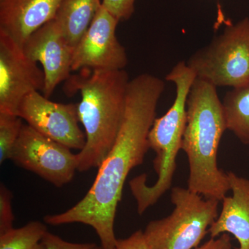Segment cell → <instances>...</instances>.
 I'll use <instances>...</instances> for the list:
<instances>
[{
	"label": "cell",
	"mask_w": 249,
	"mask_h": 249,
	"mask_svg": "<svg viewBox=\"0 0 249 249\" xmlns=\"http://www.w3.org/2000/svg\"><path fill=\"white\" fill-rule=\"evenodd\" d=\"M196 78L185 61L178 62L165 77L175 84L176 96L164 115L156 118L148 135L150 148L156 153L153 165L157 180L152 186H148L146 175L143 174L132 178L129 183L140 214L155 205L171 187L186 128L187 100Z\"/></svg>",
	"instance_id": "obj_4"
},
{
	"label": "cell",
	"mask_w": 249,
	"mask_h": 249,
	"mask_svg": "<svg viewBox=\"0 0 249 249\" xmlns=\"http://www.w3.org/2000/svg\"><path fill=\"white\" fill-rule=\"evenodd\" d=\"M114 249H149L143 231L134 232L125 239L118 240Z\"/></svg>",
	"instance_id": "obj_21"
},
{
	"label": "cell",
	"mask_w": 249,
	"mask_h": 249,
	"mask_svg": "<svg viewBox=\"0 0 249 249\" xmlns=\"http://www.w3.org/2000/svg\"><path fill=\"white\" fill-rule=\"evenodd\" d=\"M22 119L17 115L0 113V163L11 158L22 130Z\"/></svg>",
	"instance_id": "obj_17"
},
{
	"label": "cell",
	"mask_w": 249,
	"mask_h": 249,
	"mask_svg": "<svg viewBox=\"0 0 249 249\" xmlns=\"http://www.w3.org/2000/svg\"><path fill=\"white\" fill-rule=\"evenodd\" d=\"M197 78L215 87L240 88L249 83V18L226 27L186 62Z\"/></svg>",
	"instance_id": "obj_6"
},
{
	"label": "cell",
	"mask_w": 249,
	"mask_h": 249,
	"mask_svg": "<svg viewBox=\"0 0 249 249\" xmlns=\"http://www.w3.org/2000/svg\"><path fill=\"white\" fill-rule=\"evenodd\" d=\"M10 160L58 188L71 182L78 170L76 154L27 124H23Z\"/></svg>",
	"instance_id": "obj_7"
},
{
	"label": "cell",
	"mask_w": 249,
	"mask_h": 249,
	"mask_svg": "<svg viewBox=\"0 0 249 249\" xmlns=\"http://www.w3.org/2000/svg\"><path fill=\"white\" fill-rule=\"evenodd\" d=\"M33 61L40 62L45 76L43 95L49 98L59 84L71 76L73 49L62 35L55 20L31 34L22 45Z\"/></svg>",
	"instance_id": "obj_11"
},
{
	"label": "cell",
	"mask_w": 249,
	"mask_h": 249,
	"mask_svg": "<svg viewBox=\"0 0 249 249\" xmlns=\"http://www.w3.org/2000/svg\"><path fill=\"white\" fill-rule=\"evenodd\" d=\"M101 5V0H62L54 20L73 49L89 29Z\"/></svg>",
	"instance_id": "obj_14"
},
{
	"label": "cell",
	"mask_w": 249,
	"mask_h": 249,
	"mask_svg": "<svg viewBox=\"0 0 249 249\" xmlns=\"http://www.w3.org/2000/svg\"><path fill=\"white\" fill-rule=\"evenodd\" d=\"M231 239L229 233H223L217 239L212 238L195 249H231Z\"/></svg>",
	"instance_id": "obj_22"
},
{
	"label": "cell",
	"mask_w": 249,
	"mask_h": 249,
	"mask_svg": "<svg viewBox=\"0 0 249 249\" xmlns=\"http://www.w3.org/2000/svg\"><path fill=\"white\" fill-rule=\"evenodd\" d=\"M119 21L101 5L89 29L73 49L72 71L121 70L128 59L116 37Z\"/></svg>",
	"instance_id": "obj_10"
},
{
	"label": "cell",
	"mask_w": 249,
	"mask_h": 249,
	"mask_svg": "<svg viewBox=\"0 0 249 249\" xmlns=\"http://www.w3.org/2000/svg\"><path fill=\"white\" fill-rule=\"evenodd\" d=\"M227 129L217 87L196 78L187 100L181 150L189 163L188 188L206 199L222 201L230 191L227 173L217 165L218 148Z\"/></svg>",
	"instance_id": "obj_3"
},
{
	"label": "cell",
	"mask_w": 249,
	"mask_h": 249,
	"mask_svg": "<svg viewBox=\"0 0 249 249\" xmlns=\"http://www.w3.org/2000/svg\"><path fill=\"white\" fill-rule=\"evenodd\" d=\"M13 193L4 183L0 185V234L14 228L15 217L12 209Z\"/></svg>",
	"instance_id": "obj_18"
},
{
	"label": "cell",
	"mask_w": 249,
	"mask_h": 249,
	"mask_svg": "<svg viewBox=\"0 0 249 249\" xmlns=\"http://www.w3.org/2000/svg\"><path fill=\"white\" fill-rule=\"evenodd\" d=\"M165 87L163 80L150 73H142L129 80L120 130L98 168L92 186L71 209L46 215L45 224L60 226L80 223L89 226L99 237L102 249H114L118 241L114 222L124 183L131 170L143 163L150 149L149 132Z\"/></svg>",
	"instance_id": "obj_1"
},
{
	"label": "cell",
	"mask_w": 249,
	"mask_h": 249,
	"mask_svg": "<svg viewBox=\"0 0 249 249\" xmlns=\"http://www.w3.org/2000/svg\"><path fill=\"white\" fill-rule=\"evenodd\" d=\"M227 175L232 196L223 199L222 211L209 232L212 238L231 234L238 241V249H249V179L233 172Z\"/></svg>",
	"instance_id": "obj_13"
},
{
	"label": "cell",
	"mask_w": 249,
	"mask_h": 249,
	"mask_svg": "<svg viewBox=\"0 0 249 249\" xmlns=\"http://www.w3.org/2000/svg\"><path fill=\"white\" fill-rule=\"evenodd\" d=\"M18 116L39 133L71 150L84 148L86 137L80 128L78 106L50 101L39 91L28 95Z\"/></svg>",
	"instance_id": "obj_9"
},
{
	"label": "cell",
	"mask_w": 249,
	"mask_h": 249,
	"mask_svg": "<svg viewBox=\"0 0 249 249\" xmlns=\"http://www.w3.org/2000/svg\"><path fill=\"white\" fill-rule=\"evenodd\" d=\"M67 80L69 95L80 93V123L86 142L77 155L78 171L100 165L110 151L124 121L129 78L121 70H80Z\"/></svg>",
	"instance_id": "obj_2"
},
{
	"label": "cell",
	"mask_w": 249,
	"mask_h": 249,
	"mask_svg": "<svg viewBox=\"0 0 249 249\" xmlns=\"http://www.w3.org/2000/svg\"><path fill=\"white\" fill-rule=\"evenodd\" d=\"M38 63L28 58L22 46L0 31V113L17 115L24 98L45 89Z\"/></svg>",
	"instance_id": "obj_8"
},
{
	"label": "cell",
	"mask_w": 249,
	"mask_h": 249,
	"mask_svg": "<svg viewBox=\"0 0 249 249\" xmlns=\"http://www.w3.org/2000/svg\"><path fill=\"white\" fill-rule=\"evenodd\" d=\"M62 0H0V31L22 46L56 16Z\"/></svg>",
	"instance_id": "obj_12"
},
{
	"label": "cell",
	"mask_w": 249,
	"mask_h": 249,
	"mask_svg": "<svg viewBox=\"0 0 249 249\" xmlns=\"http://www.w3.org/2000/svg\"><path fill=\"white\" fill-rule=\"evenodd\" d=\"M201 196L188 188H173V213L149 222L143 231L149 249L196 248L219 215V201Z\"/></svg>",
	"instance_id": "obj_5"
},
{
	"label": "cell",
	"mask_w": 249,
	"mask_h": 249,
	"mask_svg": "<svg viewBox=\"0 0 249 249\" xmlns=\"http://www.w3.org/2000/svg\"><path fill=\"white\" fill-rule=\"evenodd\" d=\"M222 106L227 129L249 145V83L227 91Z\"/></svg>",
	"instance_id": "obj_15"
},
{
	"label": "cell",
	"mask_w": 249,
	"mask_h": 249,
	"mask_svg": "<svg viewBox=\"0 0 249 249\" xmlns=\"http://www.w3.org/2000/svg\"><path fill=\"white\" fill-rule=\"evenodd\" d=\"M136 0H103L102 5L119 22L127 20L135 11Z\"/></svg>",
	"instance_id": "obj_19"
},
{
	"label": "cell",
	"mask_w": 249,
	"mask_h": 249,
	"mask_svg": "<svg viewBox=\"0 0 249 249\" xmlns=\"http://www.w3.org/2000/svg\"><path fill=\"white\" fill-rule=\"evenodd\" d=\"M47 231V226L40 221L13 228L0 234V249H44L42 242Z\"/></svg>",
	"instance_id": "obj_16"
},
{
	"label": "cell",
	"mask_w": 249,
	"mask_h": 249,
	"mask_svg": "<svg viewBox=\"0 0 249 249\" xmlns=\"http://www.w3.org/2000/svg\"><path fill=\"white\" fill-rule=\"evenodd\" d=\"M44 249H102L96 243H73L47 231L42 242Z\"/></svg>",
	"instance_id": "obj_20"
}]
</instances>
